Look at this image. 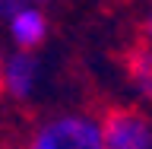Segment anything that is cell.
Here are the masks:
<instances>
[{"label":"cell","mask_w":152,"mask_h":149,"mask_svg":"<svg viewBox=\"0 0 152 149\" xmlns=\"http://www.w3.org/2000/svg\"><path fill=\"white\" fill-rule=\"evenodd\" d=\"M28 149H104L102 124L83 114H60L35 130Z\"/></svg>","instance_id":"cell-1"},{"label":"cell","mask_w":152,"mask_h":149,"mask_svg":"<svg viewBox=\"0 0 152 149\" xmlns=\"http://www.w3.org/2000/svg\"><path fill=\"white\" fill-rule=\"evenodd\" d=\"M102 137L104 149H152V121L140 111H108Z\"/></svg>","instance_id":"cell-2"},{"label":"cell","mask_w":152,"mask_h":149,"mask_svg":"<svg viewBox=\"0 0 152 149\" xmlns=\"http://www.w3.org/2000/svg\"><path fill=\"white\" fill-rule=\"evenodd\" d=\"M35 57L26 54V51H19V54H13L7 60V67H3V89L7 92H13L16 98H26L28 92H32V86H35Z\"/></svg>","instance_id":"cell-3"},{"label":"cell","mask_w":152,"mask_h":149,"mask_svg":"<svg viewBox=\"0 0 152 149\" xmlns=\"http://www.w3.org/2000/svg\"><path fill=\"white\" fill-rule=\"evenodd\" d=\"M10 32L16 38V45L22 48V51H28V48H38L45 41L48 26H45V16H41L35 7H26L22 13H16V16L10 19Z\"/></svg>","instance_id":"cell-4"},{"label":"cell","mask_w":152,"mask_h":149,"mask_svg":"<svg viewBox=\"0 0 152 149\" xmlns=\"http://www.w3.org/2000/svg\"><path fill=\"white\" fill-rule=\"evenodd\" d=\"M127 67H130V76L136 83V89L146 98H152V48H136L130 54V60H127Z\"/></svg>","instance_id":"cell-5"},{"label":"cell","mask_w":152,"mask_h":149,"mask_svg":"<svg viewBox=\"0 0 152 149\" xmlns=\"http://www.w3.org/2000/svg\"><path fill=\"white\" fill-rule=\"evenodd\" d=\"M28 3H32V0H0V13H3L7 19H13L16 13H22Z\"/></svg>","instance_id":"cell-6"},{"label":"cell","mask_w":152,"mask_h":149,"mask_svg":"<svg viewBox=\"0 0 152 149\" xmlns=\"http://www.w3.org/2000/svg\"><path fill=\"white\" fill-rule=\"evenodd\" d=\"M146 38H149V48H152V16L146 19Z\"/></svg>","instance_id":"cell-7"},{"label":"cell","mask_w":152,"mask_h":149,"mask_svg":"<svg viewBox=\"0 0 152 149\" xmlns=\"http://www.w3.org/2000/svg\"><path fill=\"white\" fill-rule=\"evenodd\" d=\"M3 67L7 64H3V57H0V89H3Z\"/></svg>","instance_id":"cell-8"}]
</instances>
